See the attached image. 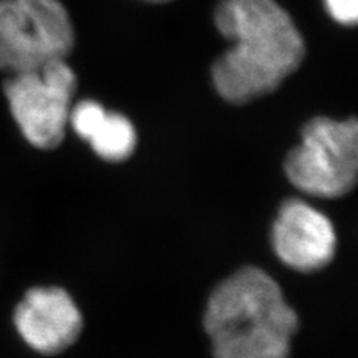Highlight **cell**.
<instances>
[{"label":"cell","mask_w":358,"mask_h":358,"mask_svg":"<svg viewBox=\"0 0 358 358\" xmlns=\"http://www.w3.org/2000/svg\"><path fill=\"white\" fill-rule=\"evenodd\" d=\"M75 45L60 0H0V71L17 75L66 60Z\"/></svg>","instance_id":"3957f363"},{"label":"cell","mask_w":358,"mask_h":358,"mask_svg":"<svg viewBox=\"0 0 358 358\" xmlns=\"http://www.w3.org/2000/svg\"><path fill=\"white\" fill-rule=\"evenodd\" d=\"M329 14L345 26H354L358 20V0H324Z\"/></svg>","instance_id":"9c48e42d"},{"label":"cell","mask_w":358,"mask_h":358,"mask_svg":"<svg viewBox=\"0 0 358 358\" xmlns=\"http://www.w3.org/2000/svg\"><path fill=\"white\" fill-rule=\"evenodd\" d=\"M14 327L33 351L54 355L80 338L83 315L63 288L35 287L15 306Z\"/></svg>","instance_id":"8992f818"},{"label":"cell","mask_w":358,"mask_h":358,"mask_svg":"<svg viewBox=\"0 0 358 358\" xmlns=\"http://www.w3.org/2000/svg\"><path fill=\"white\" fill-rule=\"evenodd\" d=\"M78 80L66 60L9 75L5 97L22 136L33 147L52 150L63 142Z\"/></svg>","instance_id":"5b68a950"},{"label":"cell","mask_w":358,"mask_h":358,"mask_svg":"<svg viewBox=\"0 0 358 358\" xmlns=\"http://www.w3.org/2000/svg\"><path fill=\"white\" fill-rule=\"evenodd\" d=\"M357 120L336 121L318 117L301 129V143L285 159L289 182L315 197L348 194L357 182Z\"/></svg>","instance_id":"277c9868"},{"label":"cell","mask_w":358,"mask_h":358,"mask_svg":"<svg viewBox=\"0 0 358 358\" xmlns=\"http://www.w3.org/2000/svg\"><path fill=\"white\" fill-rule=\"evenodd\" d=\"M273 248L281 262L294 271H320L334 255V227L318 209L301 200H288L275 221Z\"/></svg>","instance_id":"52a82bcc"},{"label":"cell","mask_w":358,"mask_h":358,"mask_svg":"<svg viewBox=\"0 0 358 358\" xmlns=\"http://www.w3.org/2000/svg\"><path fill=\"white\" fill-rule=\"evenodd\" d=\"M87 141L100 159L118 163L129 159L134 151L136 131L124 115L106 112Z\"/></svg>","instance_id":"ba28073f"},{"label":"cell","mask_w":358,"mask_h":358,"mask_svg":"<svg viewBox=\"0 0 358 358\" xmlns=\"http://www.w3.org/2000/svg\"><path fill=\"white\" fill-rule=\"evenodd\" d=\"M215 24L231 47L212 66V81L233 105L273 93L305 59V41L276 0H222Z\"/></svg>","instance_id":"6da1fadb"},{"label":"cell","mask_w":358,"mask_h":358,"mask_svg":"<svg viewBox=\"0 0 358 358\" xmlns=\"http://www.w3.org/2000/svg\"><path fill=\"white\" fill-rule=\"evenodd\" d=\"M297 326L281 288L257 267L220 284L205 313L215 358H288Z\"/></svg>","instance_id":"7a4b0ae2"},{"label":"cell","mask_w":358,"mask_h":358,"mask_svg":"<svg viewBox=\"0 0 358 358\" xmlns=\"http://www.w3.org/2000/svg\"><path fill=\"white\" fill-rule=\"evenodd\" d=\"M148 2H155V3H159V2H169V0H148Z\"/></svg>","instance_id":"30bf717a"}]
</instances>
